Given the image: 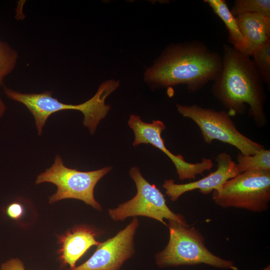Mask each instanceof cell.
<instances>
[{"instance_id":"cell-1","label":"cell","mask_w":270,"mask_h":270,"mask_svg":"<svg viewBox=\"0 0 270 270\" xmlns=\"http://www.w3.org/2000/svg\"><path fill=\"white\" fill-rule=\"evenodd\" d=\"M222 67L213 81L211 92L232 116L248 114L258 128L268 120L264 110V82L253 60L232 46L223 45Z\"/></svg>"},{"instance_id":"cell-2","label":"cell","mask_w":270,"mask_h":270,"mask_svg":"<svg viewBox=\"0 0 270 270\" xmlns=\"http://www.w3.org/2000/svg\"><path fill=\"white\" fill-rule=\"evenodd\" d=\"M222 67V56L204 42L192 40L166 48L144 78L155 87L184 84L194 92L214 81Z\"/></svg>"},{"instance_id":"cell-3","label":"cell","mask_w":270,"mask_h":270,"mask_svg":"<svg viewBox=\"0 0 270 270\" xmlns=\"http://www.w3.org/2000/svg\"><path fill=\"white\" fill-rule=\"evenodd\" d=\"M120 86V82L110 80L102 82L96 94L89 100L78 104H66L52 97V92L45 91L42 93L26 94L17 92L6 86L4 91L7 96L24 104L32 114L38 135L48 118L52 114L62 110H72L81 112L84 116V125L93 134L100 121L104 119L110 106L105 104L106 98Z\"/></svg>"},{"instance_id":"cell-4","label":"cell","mask_w":270,"mask_h":270,"mask_svg":"<svg viewBox=\"0 0 270 270\" xmlns=\"http://www.w3.org/2000/svg\"><path fill=\"white\" fill-rule=\"evenodd\" d=\"M170 231L168 244L155 256L160 268L205 264L222 269L238 270L234 262L212 254L206 247L204 238L194 227L172 220L167 224Z\"/></svg>"},{"instance_id":"cell-5","label":"cell","mask_w":270,"mask_h":270,"mask_svg":"<svg viewBox=\"0 0 270 270\" xmlns=\"http://www.w3.org/2000/svg\"><path fill=\"white\" fill-rule=\"evenodd\" d=\"M176 106L182 116L198 126L204 140L208 144L218 140L236 148L245 155L254 154L265 148L262 144L242 134L227 112L217 111L196 104H177Z\"/></svg>"},{"instance_id":"cell-6","label":"cell","mask_w":270,"mask_h":270,"mask_svg":"<svg viewBox=\"0 0 270 270\" xmlns=\"http://www.w3.org/2000/svg\"><path fill=\"white\" fill-rule=\"evenodd\" d=\"M214 203L262 212L269 208L270 171H250L238 174L226 181L218 190L212 192Z\"/></svg>"},{"instance_id":"cell-7","label":"cell","mask_w":270,"mask_h":270,"mask_svg":"<svg viewBox=\"0 0 270 270\" xmlns=\"http://www.w3.org/2000/svg\"><path fill=\"white\" fill-rule=\"evenodd\" d=\"M112 169L109 166L96 170L80 171L66 166L61 157L58 155L52 166L37 176L36 184L48 182L57 186L56 192L50 197V204L74 198L100 210L102 206L94 197V189L98 182Z\"/></svg>"},{"instance_id":"cell-8","label":"cell","mask_w":270,"mask_h":270,"mask_svg":"<svg viewBox=\"0 0 270 270\" xmlns=\"http://www.w3.org/2000/svg\"><path fill=\"white\" fill-rule=\"evenodd\" d=\"M129 173L136 185V194L116 208L108 210V214L113 220L122 221L130 216H144L156 220L166 226L164 219L188 225L182 215L170 209L164 194L156 186L143 177L138 167H132Z\"/></svg>"},{"instance_id":"cell-9","label":"cell","mask_w":270,"mask_h":270,"mask_svg":"<svg viewBox=\"0 0 270 270\" xmlns=\"http://www.w3.org/2000/svg\"><path fill=\"white\" fill-rule=\"evenodd\" d=\"M128 124L134 132L133 146L142 144H150L164 152L174 164L178 178L181 180L194 179L196 175L210 170L214 166L212 160L202 158L196 163L186 162L180 154L175 155L166 146L162 132L166 129L164 123L160 120H154L151 123L146 122L137 115L132 114L128 121Z\"/></svg>"},{"instance_id":"cell-10","label":"cell","mask_w":270,"mask_h":270,"mask_svg":"<svg viewBox=\"0 0 270 270\" xmlns=\"http://www.w3.org/2000/svg\"><path fill=\"white\" fill-rule=\"evenodd\" d=\"M138 220L132 221L114 236L100 242L94 254L82 264L68 270H120L134 253V238Z\"/></svg>"},{"instance_id":"cell-11","label":"cell","mask_w":270,"mask_h":270,"mask_svg":"<svg viewBox=\"0 0 270 270\" xmlns=\"http://www.w3.org/2000/svg\"><path fill=\"white\" fill-rule=\"evenodd\" d=\"M217 162V168L207 176L199 180L186 184H176L172 179L164 181L162 187L166 194L172 201L175 202L184 194L198 189L204 194L218 190L228 180L239 174L236 163L230 155L222 152L214 158Z\"/></svg>"},{"instance_id":"cell-12","label":"cell","mask_w":270,"mask_h":270,"mask_svg":"<svg viewBox=\"0 0 270 270\" xmlns=\"http://www.w3.org/2000/svg\"><path fill=\"white\" fill-rule=\"evenodd\" d=\"M96 232L86 226L76 227L60 236L58 253L62 263L70 268L76 266V262L92 246L100 243L96 240Z\"/></svg>"},{"instance_id":"cell-13","label":"cell","mask_w":270,"mask_h":270,"mask_svg":"<svg viewBox=\"0 0 270 270\" xmlns=\"http://www.w3.org/2000/svg\"><path fill=\"white\" fill-rule=\"evenodd\" d=\"M236 18L246 44L244 56H251L260 46L270 42V17L244 14Z\"/></svg>"},{"instance_id":"cell-14","label":"cell","mask_w":270,"mask_h":270,"mask_svg":"<svg viewBox=\"0 0 270 270\" xmlns=\"http://www.w3.org/2000/svg\"><path fill=\"white\" fill-rule=\"evenodd\" d=\"M214 13L223 22L228 33V40L232 46L238 52L244 54L246 44L240 32L236 16L230 12L225 0H204Z\"/></svg>"},{"instance_id":"cell-15","label":"cell","mask_w":270,"mask_h":270,"mask_svg":"<svg viewBox=\"0 0 270 270\" xmlns=\"http://www.w3.org/2000/svg\"><path fill=\"white\" fill-rule=\"evenodd\" d=\"M237 161L239 174L250 171H270V150L264 148L250 155L239 152Z\"/></svg>"},{"instance_id":"cell-16","label":"cell","mask_w":270,"mask_h":270,"mask_svg":"<svg viewBox=\"0 0 270 270\" xmlns=\"http://www.w3.org/2000/svg\"><path fill=\"white\" fill-rule=\"evenodd\" d=\"M230 10L234 16L244 14H256L270 17V0H236Z\"/></svg>"},{"instance_id":"cell-17","label":"cell","mask_w":270,"mask_h":270,"mask_svg":"<svg viewBox=\"0 0 270 270\" xmlns=\"http://www.w3.org/2000/svg\"><path fill=\"white\" fill-rule=\"evenodd\" d=\"M18 58V54L7 42L0 40V86L4 80L14 69Z\"/></svg>"},{"instance_id":"cell-18","label":"cell","mask_w":270,"mask_h":270,"mask_svg":"<svg viewBox=\"0 0 270 270\" xmlns=\"http://www.w3.org/2000/svg\"><path fill=\"white\" fill-rule=\"evenodd\" d=\"M264 83L270 85V42L260 46L252 56Z\"/></svg>"},{"instance_id":"cell-19","label":"cell","mask_w":270,"mask_h":270,"mask_svg":"<svg viewBox=\"0 0 270 270\" xmlns=\"http://www.w3.org/2000/svg\"><path fill=\"white\" fill-rule=\"evenodd\" d=\"M24 209L22 204L19 202H13L10 204L6 208V214L12 219L17 220L23 215Z\"/></svg>"},{"instance_id":"cell-20","label":"cell","mask_w":270,"mask_h":270,"mask_svg":"<svg viewBox=\"0 0 270 270\" xmlns=\"http://www.w3.org/2000/svg\"><path fill=\"white\" fill-rule=\"evenodd\" d=\"M1 270H25L22 262L18 258H12L1 265Z\"/></svg>"},{"instance_id":"cell-21","label":"cell","mask_w":270,"mask_h":270,"mask_svg":"<svg viewBox=\"0 0 270 270\" xmlns=\"http://www.w3.org/2000/svg\"><path fill=\"white\" fill-rule=\"evenodd\" d=\"M6 109V107L0 98V117L3 115Z\"/></svg>"},{"instance_id":"cell-22","label":"cell","mask_w":270,"mask_h":270,"mask_svg":"<svg viewBox=\"0 0 270 270\" xmlns=\"http://www.w3.org/2000/svg\"><path fill=\"white\" fill-rule=\"evenodd\" d=\"M262 270H270V266L268 265L265 268H263Z\"/></svg>"}]
</instances>
